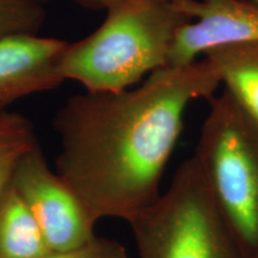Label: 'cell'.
<instances>
[{
    "instance_id": "1",
    "label": "cell",
    "mask_w": 258,
    "mask_h": 258,
    "mask_svg": "<svg viewBox=\"0 0 258 258\" xmlns=\"http://www.w3.org/2000/svg\"><path fill=\"white\" fill-rule=\"evenodd\" d=\"M221 85L208 60L164 67L120 92L74 95L54 117L56 169L98 222H129L160 195V183L194 101Z\"/></svg>"
},
{
    "instance_id": "2",
    "label": "cell",
    "mask_w": 258,
    "mask_h": 258,
    "mask_svg": "<svg viewBox=\"0 0 258 258\" xmlns=\"http://www.w3.org/2000/svg\"><path fill=\"white\" fill-rule=\"evenodd\" d=\"M95 31L69 43L60 61L64 80L89 92H120L167 67L180 25L190 19L179 0H118Z\"/></svg>"
},
{
    "instance_id": "3",
    "label": "cell",
    "mask_w": 258,
    "mask_h": 258,
    "mask_svg": "<svg viewBox=\"0 0 258 258\" xmlns=\"http://www.w3.org/2000/svg\"><path fill=\"white\" fill-rule=\"evenodd\" d=\"M194 158L245 258L258 253V123L227 90L209 99Z\"/></svg>"
},
{
    "instance_id": "4",
    "label": "cell",
    "mask_w": 258,
    "mask_h": 258,
    "mask_svg": "<svg viewBox=\"0 0 258 258\" xmlns=\"http://www.w3.org/2000/svg\"><path fill=\"white\" fill-rule=\"evenodd\" d=\"M128 224L139 258H245L194 157Z\"/></svg>"
},
{
    "instance_id": "5",
    "label": "cell",
    "mask_w": 258,
    "mask_h": 258,
    "mask_svg": "<svg viewBox=\"0 0 258 258\" xmlns=\"http://www.w3.org/2000/svg\"><path fill=\"white\" fill-rule=\"evenodd\" d=\"M11 184L40 226L51 251L72 249L96 235L97 221L49 166L38 144L19 160Z\"/></svg>"
},
{
    "instance_id": "6",
    "label": "cell",
    "mask_w": 258,
    "mask_h": 258,
    "mask_svg": "<svg viewBox=\"0 0 258 258\" xmlns=\"http://www.w3.org/2000/svg\"><path fill=\"white\" fill-rule=\"evenodd\" d=\"M190 21L171 44L167 66L192 63L214 48L258 42V5L250 0H179Z\"/></svg>"
},
{
    "instance_id": "7",
    "label": "cell",
    "mask_w": 258,
    "mask_h": 258,
    "mask_svg": "<svg viewBox=\"0 0 258 258\" xmlns=\"http://www.w3.org/2000/svg\"><path fill=\"white\" fill-rule=\"evenodd\" d=\"M69 42L37 34L0 38V111L18 99L57 88Z\"/></svg>"
},
{
    "instance_id": "8",
    "label": "cell",
    "mask_w": 258,
    "mask_h": 258,
    "mask_svg": "<svg viewBox=\"0 0 258 258\" xmlns=\"http://www.w3.org/2000/svg\"><path fill=\"white\" fill-rule=\"evenodd\" d=\"M225 90L258 123V42L214 48L205 54Z\"/></svg>"
},
{
    "instance_id": "9",
    "label": "cell",
    "mask_w": 258,
    "mask_h": 258,
    "mask_svg": "<svg viewBox=\"0 0 258 258\" xmlns=\"http://www.w3.org/2000/svg\"><path fill=\"white\" fill-rule=\"evenodd\" d=\"M49 252L40 226L10 184L0 200V258H42Z\"/></svg>"
},
{
    "instance_id": "10",
    "label": "cell",
    "mask_w": 258,
    "mask_h": 258,
    "mask_svg": "<svg viewBox=\"0 0 258 258\" xmlns=\"http://www.w3.org/2000/svg\"><path fill=\"white\" fill-rule=\"evenodd\" d=\"M37 144L28 117L19 112L0 111V200L11 184L19 160Z\"/></svg>"
},
{
    "instance_id": "11",
    "label": "cell",
    "mask_w": 258,
    "mask_h": 258,
    "mask_svg": "<svg viewBox=\"0 0 258 258\" xmlns=\"http://www.w3.org/2000/svg\"><path fill=\"white\" fill-rule=\"evenodd\" d=\"M46 19L40 0H0V38L17 34H37Z\"/></svg>"
},
{
    "instance_id": "12",
    "label": "cell",
    "mask_w": 258,
    "mask_h": 258,
    "mask_svg": "<svg viewBox=\"0 0 258 258\" xmlns=\"http://www.w3.org/2000/svg\"><path fill=\"white\" fill-rule=\"evenodd\" d=\"M42 258H128L127 250L118 241L95 235L79 246L63 251H51Z\"/></svg>"
},
{
    "instance_id": "13",
    "label": "cell",
    "mask_w": 258,
    "mask_h": 258,
    "mask_svg": "<svg viewBox=\"0 0 258 258\" xmlns=\"http://www.w3.org/2000/svg\"><path fill=\"white\" fill-rule=\"evenodd\" d=\"M73 2L84 9L93 10V11H106L118 0H73Z\"/></svg>"
},
{
    "instance_id": "14",
    "label": "cell",
    "mask_w": 258,
    "mask_h": 258,
    "mask_svg": "<svg viewBox=\"0 0 258 258\" xmlns=\"http://www.w3.org/2000/svg\"><path fill=\"white\" fill-rule=\"evenodd\" d=\"M250 2H252L253 4H256V5H258V0H250Z\"/></svg>"
},
{
    "instance_id": "15",
    "label": "cell",
    "mask_w": 258,
    "mask_h": 258,
    "mask_svg": "<svg viewBox=\"0 0 258 258\" xmlns=\"http://www.w3.org/2000/svg\"><path fill=\"white\" fill-rule=\"evenodd\" d=\"M40 2H42V3H46V2H47V0H40Z\"/></svg>"
},
{
    "instance_id": "16",
    "label": "cell",
    "mask_w": 258,
    "mask_h": 258,
    "mask_svg": "<svg viewBox=\"0 0 258 258\" xmlns=\"http://www.w3.org/2000/svg\"><path fill=\"white\" fill-rule=\"evenodd\" d=\"M254 258H258V253H257V254H256V257H254Z\"/></svg>"
}]
</instances>
